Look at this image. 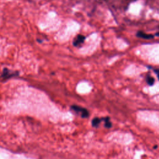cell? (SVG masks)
Masks as SVG:
<instances>
[{"label":"cell","instance_id":"1","mask_svg":"<svg viewBox=\"0 0 159 159\" xmlns=\"http://www.w3.org/2000/svg\"><path fill=\"white\" fill-rule=\"evenodd\" d=\"M85 39H86L85 36L81 35V34H79V35H78L77 37H75V39L73 40V44L74 46L77 47L80 44L84 43V41L85 40Z\"/></svg>","mask_w":159,"mask_h":159},{"label":"cell","instance_id":"4","mask_svg":"<svg viewBox=\"0 0 159 159\" xmlns=\"http://www.w3.org/2000/svg\"><path fill=\"white\" fill-rule=\"evenodd\" d=\"M146 81H147V83L149 85L152 86L154 84L155 79L152 77H151V76L148 75V76H147V77H146Z\"/></svg>","mask_w":159,"mask_h":159},{"label":"cell","instance_id":"6","mask_svg":"<svg viewBox=\"0 0 159 159\" xmlns=\"http://www.w3.org/2000/svg\"><path fill=\"white\" fill-rule=\"evenodd\" d=\"M100 122V119L99 118H95L92 121V125L93 126H97Z\"/></svg>","mask_w":159,"mask_h":159},{"label":"cell","instance_id":"8","mask_svg":"<svg viewBox=\"0 0 159 159\" xmlns=\"http://www.w3.org/2000/svg\"><path fill=\"white\" fill-rule=\"evenodd\" d=\"M154 72L155 73V74L157 75V77H158V79L159 80V69L158 68H156V69H154Z\"/></svg>","mask_w":159,"mask_h":159},{"label":"cell","instance_id":"7","mask_svg":"<svg viewBox=\"0 0 159 159\" xmlns=\"http://www.w3.org/2000/svg\"><path fill=\"white\" fill-rule=\"evenodd\" d=\"M106 122H105V127H106L107 128H109L111 127V123L109 121V119L107 118L105 119Z\"/></svg>","mask_w":159,"mask_h":159},{"label":"cell","instance_id":"9","mask_svg":"<svg viewBox=\"0 0 159 159\" xmlns=\"http://www.w3.org/2000/svg\"><path fill=\"white\" fill-rule=\"evenodd\" d=\"M155 36H159V32H157V33L155 34Z\"/></svg>","mask_w":159,"mask_h":159},{"label":"cell","instance_id":"2","mask_svg":"<svg viewBox=\"0 0 159 159\" xmlns=\"http://www.w3.org/2000/svg\"><path fill=\"white\" fill-rule=\"evenodd\" d=\"M136 36L144 39H152L154 37L153 35H152V34H147L141 31L137 32V33L136 34Z\"/></svg>","mask_w":159,"mask_h":159},{"label":"cell","instance_id":"3","mask_svg":"<svg viewBox=\"0 0 159 159\" xmlns=\"http://www.w3.org/2000/svg\"><path fill=\"white\" fill-rule=\"evenodd\" d=\"M15 74H12L11 72H10V71L8 70V68H4L3 70V73L1 75V77L3 78H5V79H7V78H11V77H12V76L15 75Z\"/></svg>","mask_w":159,"mask_h":159},{"label":"cell","instance_id":"5","mask_svg":"<svg viewBox=\"0 0 159 159\" xmlns=\"http://www.w3.org/2000/svg\"><path fill=\"white\" fill-rule=\"evenodd\" d=\"M72 108L76 111H78V112H81V113L84 111L85 109L84 108H80L79 106H72Z\"/></svg>","mask_w":159,"mask_h":159},{"label":"cell","instance_id":"10","mask_svg":"<svg viewBox=\"0 0 159 159\" xmlns=\"http://www.w3.org/2000/svg\"><path fill=\"white\" fill-rule=\"evenodd\" d=\"M133 1H136V0H133Z\"/></svg>","mask_w":159,"mask_h":159}]
</instances>
